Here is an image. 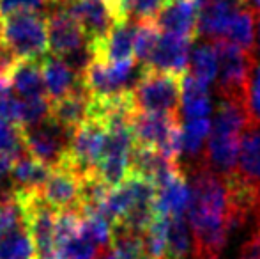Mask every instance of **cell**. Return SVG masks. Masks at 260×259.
<instances>
[{
  "label": "cell",
  "instance_id": "1",
  "mask_svg": "<svg viewBox=\"0 0 260 259\" xmlns=\"http://www.w3.org/2000/svg\"><path fill=\"white\" fill-rule=\"evenodd\" d=\"M188 217L193 235L191 259H219L232 233L229 192L223 174L204 162L189 167Z\"/></svg>",
  "mask_w": 260,
  "mask_h": 259
},
{
  "label": "cell",
  "instance_id": "2",
  "mask_svg": "<svg viewBox=\"0 0 260 259\" xmlns=\"http://www.w3.org/2000/svg\"><path fill=\"white\" fill-rule=\"evenodd\" d=\"M214 48L218 53V94L221 100H234L248 103L250 83L257 68L255 52L244 50L237 45L214 39Z\"/></svg>",
  "mask_w": 260,
  "mask_h": 259
},
{
  "label": "cell",
  "instance_id": "3",
  "mask_svg": "<svg viewBox=\"0 0 260 259\" xmlns=\"http://www.w3.org/2000/svg\"><path fill=\"white\" fill-rule=\"evenodd\" d=\"M133 140L179 162L182 155V123L179 114L138 110L131 123Z\"/></svg>",
  "mask_w": 260,
  "mask_h": 259
},
{
  "label": "cell",
  "instance_id": "4",
  "mask_svg": "<svg viewBox=\"0 0 260 259\" xmlns=\"http://www.w3.org/2000/svg\"><path fill=\"white\" fill-rule=\"evenodd\" d=\"M2 36L18 59L41 61L48 52V27L43 13H14L2 18Z\"/></svg>",
  "mask_w": 260,
  "mask_h": 259
},
{
  "label": "cell",
  "instance_id": "5",
  "mask_svg": "<svg viewBox=\"0 0 260 259\" xmlns=\"http://www.w3.org/2000/svg\"><path fill=\"white\" fill-rule=\"evenodd\" d=\"M182 75L152 71L142 68L133 91L138 110L179 114L181 110Z\"/></svg>",
  "mask_w": 260,
  "mask_h": 259
},
{
  "label": "cell",
  "instance_id": "6",
  "mask_svg": "<svg viewBox=\"0 0 260 259\" xmlns=\"http://www.w3.org/2000/svg\"><path fill=\"white\" fill-rule=\"evenodd\" d=\"M106 135H108V130H106L105 123L87 118L73 131L68 151L62 156V162L73 167L82 176L96 172V167L105 151Z\"/></svg>",
  "mask_w": 260,
  "mask_h": 259
},
{
  "label": "cell",
  "instance_id": "7",
  "mask_svg": "<svg viewBox=\"0 0 260 259\" xmlns=\"http://www.w3.org/2000/svg\"><path fill=\"white\" fill-rule=\"evenodd\" d=\"M68 13L82 27L87 43L100 41L120 21H126L119 0H73Z\"/></svg>",
  "mask_w": 260,
  "mask_h": 259
},
{
  "label": "cell",
  "instance_id": "8",
  "mask_svg": "<svg viewBox=\"0 0 260 259\" xmlns=\"http://www.w3.org/2000/svg\"><path fill=\"white\" fill-rule=\"evenodd\" d=\"M21 135L28 155L46 165L55 167L68 151L69 138L73 133L50 116L39 125L21 128Z\"/></svg>",
  "mask_w": 260,
  "mask_h": 259
},
{
  "label": "cell",
  "instance_id": "9",
  "mask_svg": "<svg viewBox=\"0 0 260 259\" xmlns=\"http://www.w3.org/2000/svg\"><path fill=\"white\" fill-rule=\"evenodd\" d=\"M82 174L76 172L68 163L58 162L52 167L48 180L38 190L39 197L57 211L80 210L82 203Z\"/></svg>",
  "mask_w": 260,
  "mask_h": 259
},
{
  "label": "cell",
  "instance_id": "10",
  "mask_svg": "<svg viewBox=\"0 0 260 259\" xmlns=\"http://www.w3.org/2000/svg\"><path fill=\"white\" fill-rule=\"evenodd\" d=\"M133 68L135 61L133 63L108 64L92 59L80 78L92 98H106L124 89H131L127 87V83L133 75Z\"/></svg>",
  "mask_w": 260,
  "mask_h": 259
},
{
  "label": "cell",
  "instance_id": "11",
  "mask_svg": "<svg viewBox=\"0 0 260 259\" xmlns=\"http://www.w3.org/2000/svg\"><path fill=\"white\" fill-rule=\"evenodd\" d=\"M202 0H167L152 18L163 34L197 38V21Z\"/></svg>",
  "mask_w": 260,
  "mask_h": 259
},
{
  "label": "cell",
  "instance_id": "12",
  "mask_svg": "<svg viewBox=\"0 0 260 259\" xmlns=\"http://www.w3.org/2000/svg\"><path fill=\"white\" fill-rule=\"evenodd\" d=\"M48 27V52L57 57H66L87 45L82 27L68 13L66 7H55L46 18Z\"/></svg>",
  "mask_w": 260,
  "mask_h": 259
},
{
  "label": "cell",
  "instance_id": "13",
  "mask_svg": "<svg viewBox=\"0 0 260 259\" xmlns=\"http://www.w3.org/2000/svg\"><path fill=\"white\" fill-rule=\"evenodd\" d=\"M191 46H193V39L179 38V36L163 34L161 32L154 52L151 53L147 63L142 64V68L152 69V71L184 75L188 71L189 57H191Z\"/></svg>",
  "mask_w": 260,
  "mask_h": 259
},
{
  "label": "cell",
  "instance_id": "14",
  "mask_svg": "<svg viewBox=\"0 0 260 259\" xmlns=\"http://www.w3.org/2000/svg\"><path fill=\"white\" fill-rule=\"evenodd\" d=\"M248 4L246 0H202L197 21V36H204L209 41L223 38L234 14Z\"/></svg>",
  "mask_w": 260,
  "mask_h": 259
},
{
  "label": "cell",
  "instance_id": "15",
  "mask_svg": "<svg viewBox=\"0 0 260 259\" xmlns=\"http://www.w3.org/2000/svg\"><path fill=\"white\" fill-rule=\"evenodd\" d=\"M90 93L82 83V78L76 83V87L69 94H66L60 100L52 101V110L50 116L62 125L66 130L73 133L87 118H89V105H90Z\"/></svg>",
  "mask_w": 260,
  "mask_h": 259
},
{
  "label": "cell",
  "instance_id": "16",
  "mask_svg": "<svg viewBox=\"0 0 260 259\" xmlns=\"http://www.w3.org/2000/svg\"><path fill=\"white\" fill-rule=\"evenodd\" d=\"M189 204V181L186 170L172 178L163 187L156 188L154 215L159 217H184Z\"/></svg>",
  "mask_w": 260,
  "mask_h": 259
},
{
  "label": "cell",
  "instance_id": "17",
  "mask_svg": "<svg viewBox=\"0 0 260 259\" xmlns=\"http://www.w3.org/2000/svg\"><path fill=\"white\" fill-rule=\"evenodd\" d=\"M41 71L46 96H48L50 101L64 98L80 82V76L60 57L52 55V53H48V55H45L41 59Z\"/></svg>",
  "mask_w": 260,
  "mask_h": 259
},
{
  "label": "cell",
  "instance_id": "18",
  "mask_svg": "<svg viewBox=\"0 0 260 259\" xmlns=\"http://www.w3.org/2000/svg\"><path fill=\"white\" fill-rule=\"evenodd\" d=\"M50 172L52 167L25 153L11 165L9 181L14 192H38L48 180Z\"/></svg>",
  "mask_w": 260,
  "mask_h": 259
},
{
  "label": "cell",
  "instance_id": "19",
  "mask_svg": "<svg viewBox=\"0 0 260 259\" xmlns=\"http://www.w3.org/2000/svg\"><path fill=\"white\" fill-rule=\"evenodd\" d=\"M11 89L21 100L36 96H46L45 82H43L41 61L20 59L9 75Z\"/></svg>",
  "mask_w": 260,
  "mask_h": 259
},
{
  "label": "cell",
  "instance_id": "20",
  "mask_svg": "<svg viewBox=\"0 0 260 259\" xmlns=\"http://www.w3.org/2000/svg\"><path fill=\"white\" fill-rule=\"evenodd\" d=\"M181 108L186 119L193 118H209L212 110L209 87L193 78L188 71L182 75L181 89Z\"/></svg>",
  "mask_w": 260,
  "mask_h": 259
},
{
  "label": "cell",
  "instance_id": "21",
  "mask_svg": "<svg viewBox=\"0 0 260 259\" xmlns=\"http://www.w3.org/2000/svg\"><path fill=\"white\" fill-rule=\"evenodd\" d=\"M236 170L250 181L260 183V125L243 133Z\"/></svg>",
  "mask_w": 260,
  "mask_h": 259
},
{
  "label": "cell",
  "instance_id": "22",
  "mask_svg": "<svg viewBox=\"0 0 260 259\" xmlns=\"http://www.w3.org/2000/svg\"><path fill=\"white\" fill-rule=\"evenodd\" d=\"M255 20H257V13L248 4H244L234 14L225 34L219 39H225V41L232 43V45L255 52Z\"/></svg>",
  "mask_w": 260,
  "mask_h": 259
},
{
  "label": "cell",
  "instance_id": "23",
  "mask_svg": "<svg viewBox=\"0 0 260 259\" xmlns=\"http://www.w3.org/2000/svg\"><path fill=\"white\" fill-rule=\"evenodd\" d=\"M211 133V121L209 118L186 119L182 125V155H186L193 163L204 162L206 142Z\"/></svg>",
  "mask_w": 260,
  "mask_h": 259
},
{
  "label": "cell",
  "instance_id": "24",
  "mask_svg": "<svg viewBox=\"0 0 260 259\" xmlns=\"http://www.w3.org/2000/svg\"><path fill=\"white\" fill-rule=\"evenodd\" d=\"M188 73L197 78L204 85H211L218 76V53H216L214 43L206 41L200 43L191 53Z\"/></svg>",
  "mask_w": 260,
  "mask_h": 259
},
{
  "label": "cell",
  "instance_id": "25",
  "mask_svg": "<svg viewBox=\"0 0 260 259\" xmlns=\"http://www.w3.org/2000/svg\"><path fill=\"white\" fill-rule=\"evenodd\" d=\"M193 250V238L184 217L168 218L167 229V257L165 259H188Z\"/></svg>",
  "mask_w": 260,
  "mask_h": 259
},
{
  "label": "cell",
  "instance_id": "26",
  "mask_svg": "<svg viewBox=\"0 0 260 259\" xmlns=\"http://www.w3.org/2000/svg\"><path fill=\"white\" fill-rule=\"evenodd\" d=\"M0 259H36V250L27 225L0 236Z\"/></svg>",
  "mask_w": 260,
  "mask_h": 259
},
{
  "label": "cell",
  "instance_id": "27",
  "mask_svg": "<svg viewBox=\"0 0 260 259\" xmlns=\"http://www.w3.org/2000/svg\"><path fill=\"white\" fill-rule=\"evenodd\" d=\"M161 31L157 28L154 20H138L135 21V59L145 64L154 52Z\"/></svg>",
  "mask_w": 260,
  "mask_h": 259
},
{
  "label": "cell",
  "instance_id": "28",
  "mask_svg": "<svg viewBox=\"0 0 260 259\" xmlns=\"http://www.w3.org/2000/svg\"><path fill=\"white\" fill-rule=\"evenodd\" d=\"M101 249L85 240L82 235L66 240L57 247V259H98Z\"/></svg>",
  "mask_w": 260,
  "mask_h": 259
},
{
  "label": "cell",
  "instance_id": "29",
  "mask_svg": "<svg viewBox=\"0 0 260 259\" xmlns=\"http://www.w3.org/2000/svg\"><path fill=\"white\" fill-rule=\"evenodd\" d=\"M50 110H52V101L48 96H36L21 100V123L20 128H28V126L39 125L50 118Z\"/></svg>",
  "mask_w": 260,
  "mask_h": 259
},
{
  "label": "cell",
  "instance_id": "30",
  "mask_svg": "<svg viewBox=\"0 0 260 259\" xmlns=\"http://www.w3.org/2000/svg\"><path fill=\"white\" fill-rule=\"evenodd\" d=\"M25 224L23 208L14 194L0 197V236Z\"/></svg>",
  "mask_w": 260,
  "mask_h": 259
},
{
  "label": "cell",
  "instance_id": "31",
  "mask_svg": "<svg viewBox=\"0 0 260 259\" xmlns=\"http://www.w3.org/2000/svg\"><path fill=\"white\" fill-rule=\"evenodd\" d=\"M25 153H27V149H25L23 135H21L20 126L2 125L0 123V155L7 156V158H11L14 162Z\"/></svg>",
  "mask_w": 260,
  "mask_h": 259
},
{
  "label": "cell",
  "instance_id": "32",
  "mask_svg": "<svg viewBox=\"0 0 260 259\" xmlns=\"http://www.w3.org/2000/svg\"><path fill=\"white\" fill-rule=\"evenodd\" d=\"M167 0H120V7L127 20H152Z\"/></svg>",
  "mask_w": 260,
  "mask_h": 259
},
{
  "label": "cell",
  "instance_id": "33",
  "mask_svg": "<svg viewBox=\"0 0 260 259\" xmlns=\"http://www.w3.org/2000/svg\"><path fill=\"white\" fill-rule=\"evenodd\" d=\"M0 123L20 126L21 123V98L11 91L0 94Z\"/></svg>",
  "mask_w": 260,
  "mask_h": 259
},
{
  "label": "cell",
  "instance_id": "34",
  "mask_svg": "<svg viewBox=\"0 0 260 259\" xmlns=\"http://www.w3.org/2000/svg\"><path fill=\"white\" fill-rule=\"evenodd\" d=\"M52 0H0V18L14 13H43Z\"/></svg>",
  "mask_w": 260,
  "mask_h": 259
},
{
  "label": "cell",
  "instance_id": "35",
  "mask_svg": "<svg viewBox=\"0 0 260 259\" xmlns=\"http://www.w3.org/2000/svg\"><path fill=\"white\" fill-rule=\"evenodd\" d=\"M239 259H260V211L255 215V229L241 245Z\"/></svg>",
  "mask_w": 260,
  "mask_h": 259
},
{
  "label": "cell",
  "instance_id": "36",
  "mask_svg": "<svg viewBox=\"0 0 260 259\" xmlns=\"http://www.w3.org/2000/svg\"><path fill=\"white\" fill-rule=\"evenodd\" d=\"M248 105H250V112H251V116H253L255 123L260 125V66L255 68L253 76H251Z\"/></svg>",
  "mask_w": 260,
  "mask_h": 259
},
{
  "label": "cell",
  "instance_id": "37",
  "mask_svg": "<svg viewBox=\"0 0 260 259\" xmlns=\"http://www.w3.org/2000/svg\"><path fill=\"white\" fill-rule=\"evenodd\" d=\"M11 165H13V160L7 158V156H4V155H0V190L4 188V183L9 180Z\"/></svg>",
  "mask_w": 260,
  "mask_h": 259
},
{
  "label": "cell",
  "instance_id": "38",
  "mask_svg": "<svg viewBox=\"0 0 260 259\" xmlns=\"http://www.w3.org/2000/svg\"><path fill=\"white\" fill-rule=\"evenodd\" d=\"M98 259H133V257L120 256V254L113 252L112 249H105V250H101V254H100V257H98Z\"/></svg>",
  "mask_w": 260,
  "mask_h": 259
},
{
  "label": "cell",
  "instance_id": "39",
  "mask_svg": "<svg viewBox=\"0 0 260 259\" xmlns=\"http://www.w3.org/2000/svg\"><path fill=\"white\" fill-rule=\"evenodd\" d=\"M248 6L255 11V13H260V0H246Z\"/></svg>",
  "mask_w": 260,
  "mask_h": 259
},
{
  "label": "cell",
  "instance_id": "40",
  "mask_svg": "<svg viewBox=\"0 0 260 259\" xmlns=\"http://www.w3.org/2000/svg\"><path fill=\"white\" fill-rule=\"evenodd\" d=\"M4 45H6V43H4V36H2V18H0V48H2Z\"/></svg>",
  "mask_w": 260,
  "mask_h": 259
},
{
  "label": "cell",
  "instance_id": "41",
  "mask_svg": "<svg viewBox=\"0 0 260 259\" xmlns=\"http://www.w3.org/2000/svg\"><path fill=\"white\" fill-rule=\"evenodd\" d=\"M257 36H258V48H260V20H258V25H257Z\"/></svg>",
  "mask_w": 260,
  "mask_h": 259
}]
</instances>
